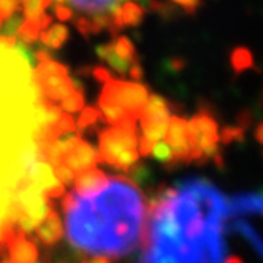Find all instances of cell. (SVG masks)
<instances>
[{
  "instance_id": "cell-4",
  "label": "cell",
  "mask_w": 263,
  "mask_h": 263,
  "mask_svg": "<svg viewBox=\"0 0 263 263\" xmlns=\"http://www.w3.org/2000/svg\"><path fill=\"white\" fill-rule=\"evenodd\" d=\"M99 162L118 173H127L140 160L137 122L111 125L99 135Z\"/></svg>"
},
{
  "instance_id": "cell-28",
  "label": "cell",
  "mask_w": 263,
  "mask_h": 263,
  "mask_svg": "<svg viewBox=\"0 0 263 263\" xmlns=\"http://www.w3.org/2000/svg\"><path fill=\"white\" fill-rule=\"evenodd\" d=\"M252 122H254V112L249 108L241 109L236 115V125L241 127L242 130H249L252 127Z\"/></svg>"
},
{
  "instance_id": "cell-10",
  "label": "cell",
  "mask_w": 263,
  "mask_h": 263,
  "mask_svg": "<svg viewBox=\"0 0 263 263\" xmlns=\"http://www.w3.org/2000/svg\"><path fill=\"white\" fill-rule=\"evenodd\" d=\"M35 235H36V239L46 248H54L55 244L62 239L64 225H62L59 213L54 208V204L49 208L45 219L39 223V227L35 229Z\"/></svg>"
},
{
  "instance_id": "cell-3",
  "label": "cell",
  "mask_w": 263,
  "mask_h": 263,
  "mask_svg": "<svg viewBox=\"0 0 263 263\" xmlns=\"http://www.w3.org/2000/svg\"><path fill=\"white\" fill-rule=\"evenodd\" d=\"M223 223L229 232L246 238L263 258V191L238 194L229 200Z\"/></svg>"
},
{
  "instance_id": "cell-37",
  "label": "cell",
  "mask_w": 263,
  "mask_h": 263,
  "mask_svg": "<svg viewBox=\"0 0 263 263\" xmlns=\"http://www.w3.org/2000/svg\"><path fill=\"white\" fill-rule=\"evenodd\" d=\"M223 263H244V261L238 255H229L227 258H223Z\"/></svg>"
},
{
  "instance_id": "cell-12",
  "label": "cell",
  "mask_w": 263,
  "mask_h": 263,
  "mask_svg": "<svg viewBox=\"0 0 263 263\" xmlns=\"http://www.w3.org/2000/svg\"><path fill=\"white\" fill-rule=\"evenodd\" d=\"M8 255L14 263H40L39 246L30 241L26 233L16 236L8 244Z\"/></svg>"
},
{
  "instance_id": "cell-24",
  "label": "cell",
  "mask_w": 263,
  "mask_h": 263,
  "mask_svg": "<svg viewBox=\"0 0 263 263\" xmlns=\"http://www.w3.org/2000/svg\"><path fill=\"white\" fill-rule=\"evenodd\" d=\"M24 21V17L21 14L14 13L13 16H10L8 20L4 23V26L0 27V35H5V36H14L17 33V30H20L21 24Z\"/></svg>"
},
{
  "instance_id": "cell-26",
  "label": "cell",
  "mask_w": 263,
  "mask_h": 263,
  "mask_svg": "<svg viewBox=\"0 0 263 263\" xmlns=\"http://www.w3.org/2000/svg\"><path fill=\"white\" fill-rule=\"evenodd\" d=\"M52 170H54V176L58 178V181L61 184H64L65 187L71 185L74 182V178H77V175H74L65 163H59V165L52 166Z\"/></svg>"
},
{
  "instance_id": "cell-21",
  "label": "cell",
  "mask_w": 263,
  "mask_h": 263,
  "mask_svg": "<svg viewBox=\"0 0 263 263\" xmlns=\"http://www.w3.org/2000/svg\"><path fill=\"white\" fill-rule=\"evenodd\" d=\"M244 140H246V130H242L238 125H225L220 130V143L223 146L244 143Z\"/></svg>"
},
{
  "instance_id": "cell-7",
  "label": "cell",
  "mask_w": 263,
  "mask_h": 263,
  "mask_svg": "<svg viewBox=\"0 0 263 263\" xmlns=\"http://www.w3.org/2000/svg\"><path fill=\"white\" fill-rule=\"evenodd\" d=\"M165 143L172 147L173 160L166 168H176L179 165L189 163L191 143H189V128L187 121L181 115H175L168 121V128L165 135Z\"/></svg>"
},
{
  "instance_id": "cell-39",
  "label": "cell",
  "mask_w": 263,
  "mask_h": 263,
  "mask_svg": "<svg viewBox=\"0 0 263 263\" xmlns=\"http://www.w3.org/2000/svg\"><path fill=\"white\" fill-rule=\"evenodd\" d=\"M261 99H263V97H261Z\"/></svg>"
},
{
  "instance_id": "cell-38",
  "label": "cell",
  "mask_w": 263,
  "mask_h": 263,
  "mask_svg": "<svg viewBox=\"0 0 263 263\" xmlns=\"http://www.w3.org/2000/svg\"><path fill=\"white\" fill-rule=\"evenodd\" d=\"M0 263H14V261H13L11 258L7 257V258H2V260H0Z\"/></svg>"
},
{
  "instance_id": "cell-19",
  "label": "cell",
  "mask_w": 263,
  "mask_h": 263,
  "mask_svg": "<svg viewBox=\"0 0 263 263\" xmlns=\"http://www.w3.org/2000/svg\"><path fill=\"white\" fill-rule=\"evenodd\" d=\"M125 175L135 185H147L153 181L151 168H149L146 163H140V162H137Z\"/></svg>"
},
{
  "instance_id": "cell-29",
  "label": "cell",
  "mask_w": 263,
  "mask_h": 263,
  "mask_svg": "<svg viewBox=\"0 0 263 263\" xmlns=\"http://www.w3.org/2000/svg\"><path fill=\"white\" fill-rule=\"evenodd\" d=\"M170 2L181 7L187 14H195L200 7V0H170Z\"/></svg>"
},
{
  "instance_id": "cell-11",
  "label": "cell",
  "mask_w": 263,
  "mask_h": 263,
  "mask_svg": "<svg viewBox=\"0 0 263 263\" xmlns=\"http://www.w3.org/2000/svg\"><path fill=\"white\" fill-rule=\"evenodd\" d=\"M108 182H109L108 175L103 170H100V168L93 166L80 173L74 178L73 184H74V192H77L78 197H90L102 192Z\"/></svg>"
},
{
  "instance_id": "cell-15",
  "label": "cell",
  "mask_w": 263,
  "mask_h": 263,
  "mask_svg": "<svg viewBox=\"0 0 263 263\" xmlns=\"http://www.w3.org/2000/svg\"><path fill=\"white\" fill-rule=\"evenodd\" d=\"M230 65L236 74H241L242 71H248L254 67V55L249 48L238 46L230 54Z\"/></svg>"
},
{
  "instance_id": "cell-33",
  "label": "cell",
  "mask_w": 263,
  "mask_h": 263,
  "mask_svg": "<svg viewBox=\"0 0 263 263\" xmlns=\"http://www.w3.org/2000/svg\"><path fill=\"white\" fill-rule=\"evenodd\" d=\"M153 147H154V144L151 141H147L144 137L138 138V153H140L141 157H149V156H151Z\"/></svg>"
},
{
  "instance_id": "cell-14",
  "label": "cell",
  "mask_w": 263,
  "mask_h": 263,
  "mask_svg": "<svg viewBox=\"0 0 263 263\" xmlns=\"http://www.w3.org/2000/svg\"><path fill=\"white\" fill-rule=\"evenodd\" d=\"M96 54L99 55V59L105 61V62L109 65V68H111L112 71H116V73H119V74H127L128 70H130V67H132L130 62L121 59L119 55L115 52V49H112V43L97 46V48H96Z\"/></svg>"
},
{
  "instance_id": "cell-9",
  "label": "cell",
  "mask_w": 263,
  "mask_h": 263,
  "mask_svg": "<svg viewBox=\"0 0 263 263\" xmlns=\"http://www.w3.org/2000/svg\"><path fill=\"white\" fill-rule=\"evenodd\" d=\"M62 163H65L74 175H80L89 168L97 166L99 163V153L93 146L84 141L81 137H74L73 143L70 144L68 151L64 156Z\"/></svg>"
},
{
  "instance_id": "cell-18",
  "label": "cell",
  "mask_w": 263,
  "mask_h": 263,
  "mask_svg": "<svg viewBox=\"0 0 263 263\" xmlns=\"http://www.w3.org/2000/svg\"><path fill=\"white\" fill-rule=\"evenodd\" d=\"M102 119L103 115L100 109H97L96 106H86L80 111V118L77 121V130L80 134H83V132L96 127Z\"/></svg>"
},
{
  "instance_id": "cell-1",
  "label": "cell",
  "mask_w": 263,
  "mask_h": 263,
  "mask_svg": "<svg viewBox=\"0 0 263 263\" xmlns=\"http://www.w3.org/2000/svg\"><path fill=\"white\" fill-rule=\"evenodd\" d=\"M227 200L210 181L160 187L146 201L137 263H223Z\"/></svg>"
},
{
  "instance_id": "cell-6",
  "label": "cell",
  "mask_w": 263,
  "mask_h": 263,
  "mask_svg": "<svg viewBox=\"0 0 263 263\" xmlns=\"http://www.w3.org/2000/svg\"><path fill=\"white\" fill-rule=\"evenodd\" d=\"M168 121H170V103L162 96L151 93L140 116V122L143 128L141 137H144L153 144L162 141V138L166 135Z\"/></svg>"
},
{
  "instance_id": "cell-5",
  "label": "cell",
  "mask_w": 263,
  "mask_h": 263,
  "mask_svg": "<svg viewBox=\"0 0 263 263\" xmlns=\"http://www.w3.org/2000/svg\"><path fill=\"white\" fill-rule=\"evenodd\" d=\"M149 89L138 81H122L112 78L103 84L99 100L122 108L127 115L138 121L149 100Z\"/></svg>"
},
{
  "instance_id": "cell-35",
  "label": "cell",
  "mask_w": 263,
  "mask_h": 263,
  "mask_svg": "<svg viewBox=\"0 0 263 263\" xmlns=\"http://www.w3.org/2000/svg\"><path fill=\"white\" fill-rule=\"evenodd\" d=\"M254 138L258 144L263 146V122H258V125L254 130Z\"/></svg>"
},
{
  "instance_id": "cell-22",
  "label": "cell",
  "mask_w": 263,
  "mask_h": 263,
  "mask_svg": "<svg viewBox=\"0 0 263 263\" xmlns=\"http://www.w3.org/2000/svg\"><path fill=\"white\" fill-rule=\"evenodd\" d=\"M146 7L153 13L159 14L165 21H170V20H173V17L178 16L176 5H173V4H165V2H160V0H149Z\"/></svg>"
},
{
  "instance_id": "cell-25",
  "label": "cell",
  "mask_w": 263,
  "mask_h": 263,
  "mask_svg": "<svg viewBox=\"0 0 263 263\" xmlns=\"http://www.w3.org/2000/svg\"><path fill=\"white\" fill-rule=\"evenodd\" d=\"M20 5L21 0H0V27L4 26V23L10 16H13L17 11Z\"/></svg>"
},
{
  "instance_id": "cell-36",
  "label": "cell",
  "mask_w": 263,
  "mask_h": 263,
  "mask_svg": "<svg viewBox=\"0 0 263 263\" xmlns=\"http://www.w3.org/2000/svg\"><path fill=\"white\" fill-rule=\"evenodd\" d=\"M90 263H112V261L109 258H106L105 255H97V257L90 258Z\"/></svg>"
},
{
  "instance_id": "cell-8",
  "label": "cell",
  "mask_w": 263,
  "mask_h": 263,
  "mask_svg": "<svg viewBox=\"0 0 263 263\" xmlns=\"http://www.w3.org/2000/svg\"><path fill=\"white\" fill-rule=\"evenodd\" d=\"M33 78V74H32ZM33 83L40 90L42 100L58 105L68 97L74 89H83L81 83L73 80L70 74H48V77L33 78Z\"/></svg>"
},
{
  "instance_id": "cell-27",
  "label": "cell",
  "mask_w": 263,
  "mask_h": 263,
  "mask_svg": "<svg viewBox=\"0 0 263 263\" xmlns=\"http://www.w3.org/2000/svg\"><path fill=\"white\" fill-rule=\"evenodd\" d=\"M58 127L64 135L65 134H74V132H77V121H74L73 116L68 115V112H62V116L58 122Z\"/></svg>"
},
{
  "instance_id": "cell-31",
  "label": "cell",
  "mask_w": 263,
  "mask_h": 263,
  "mask_svg": "<svg viewBox=\"0 0 263 263\" xmlns=\"http://www.w3.org/2000/svg\"><path fill=\"white\" fill-rule=\"evenodd\" d=\"M52 10H54V14H55V17H58L59 21H70V20H73V11L68 7L62 5V4H55Z\"/></svg>"
},
{
  "instance_id": "cell-17",
  "label": "cell",
  "mask_w": 263,
  "mask_h": 263,
  "mask_svg": "<svg viewBox=\"0 0 263 263\" xmlns=\"http://www.w3.org/2000/svg\"><path fill=\"white\" fill-rule=\"evenodd\" d=\"M43 26H42V17L39 21H29L24 20L20 30H17V36H20V42L26 43V45H33L36 40H39L40 33L43 32Z\"/></svg>"
},
{
  "instance_id": "cell-32",
  "label": "cell",
  "mask_w": 263,
  "mask_h": 263,
  "mask_svg": "<svg viewBox=\"0 0 263 263\" xmlns=\"http://www.w3.org/2000/svg\"><path fill=\"white\" fill-rule=\"evenodd\" d=\"M165 67L168 71H182L187 67V62L184 58H170L165 61Z\"/></svg>"
},
{
  "instance_id": "cell-20",
  "label": "cell",
  "mask_w": 263,
  "mask_h": 263,
  "mask_svg": "<svg viewBox=\"0 0 263 263\" xmlns=\"http://www.w3.org/2000/svg\"><path fill=\"white\" fill-rule=\"evenodd\" d=\"M84 108V89H74L68 97L61 102V109L68 115L80 112Z\"/></svg>"
},
{
  "instance_id": "cell-13",
  "label": "cell",
  "mask_w": 263,
  "mask_h": 263,
  "mask_svg": "<svg viewBox=\"0 0 263 263\" xmlns=\"http://www.w3.org/2000/svg\"><path fill=\"white\" fill-rule=\"evenodd\" d=\"M39 40L48 49H61L68 40V29L64 24H52L40 33Z\"/></svg>"
},
{
  "instance_id": "cell-2",
  "label": "cell",
  "mask_w": 263,
  "mask_h": 263,
  "mask_svg": "<svg viewBox=\"0 0 263 263\" xmlns=\"http://www.w3.org/2000/svg\"><path fill=\"white\" fill-rule=\"evenodd\" d=\"M62 211L73 251L119 258L140 246L146 211L128 178L109 179L102 192L90 197L65 194Z\"/></svg>"
},
{
  "instance_id": "cell-30",
  "label": "cell",
  "mask_w": 263,
  "mask_h": 263,
  "mask_svg": "<svg viewBox=\"0 0 263 263\" xmlns=\"http://www.w3.org/2000/svg\"><path fill=\"white\" fill-rule=\"evenodd\" d=\"M90 77H92L93 80H96V81L102 83V84H105V83H108L109 80H112L111 71H109L108 68H105V67H92Z\"/></svg>"
},
{
  "instance_id": "cell-34",
  "label": "cell",
  "mask_w": 263,
  "mask_h": 263,
  "mask_svg": "<svg viewBox=\"0 0 263 263\" xmlns=\"http://www.w3.org/2000/svg\"><path fill=\"white\" fill-rule=\"evenodd\" d=\"M128 74H130L132 81H138V83H141V80H143V77H144L141 64H140V62L132 64V67H130V70H128Z\"/></svg>"
},
{
  "instance_id": "cell-23",
  "label": "cell",
  "mask_w": 263,
  "mask_h": 263,
  "mask_svg": "<svg viewBox=\"0 0 263 263\" xmlns=\"http://www.w3.org/2000/svg\"><path fill=\"white\" fill-rule=\"evenodd\" d=\"M151 156H153L157 162H162L165 166H168V165L172 163V160H173L172 147L168 146L166 143H163V141H159V143H156V144H154Z\"/></svg>"
},
{
  "instance_id": "cell-16",
  "label": "cell",
  "mask_w": 263,
  "mask_h": 263,
  "mask_svg": "<svg viewBox=\"0 0 263 263\" xmlns=\"http://www.w3.org/2000/svg\"><path fill=\"white\" fill-rule=\"evenodd\" d=\"M112 49H115V52L119 55L121 59H124V61H127L130 64L138 62L135 45L132 43V40L128 39V36H125V35L116 36L115 42H112Z\"/></svg>"
}]
</instances>
